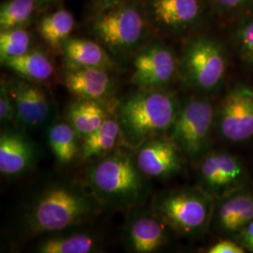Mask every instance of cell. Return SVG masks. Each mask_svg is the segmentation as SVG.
<instances>
[{
  "label": "cell",
  "instance_id": "d4e9b609",
  "mask_svg": "<svg viewBox=\"0 0 253 253\" xmlns=\"http://www.w3.org/2000/svg\"><path fill=\"white\" fill-rule=\"evenodd\" d=\"M38 6L36 0H6L0 7L1 29L27 27Z\"/></svg>",
  "mask_w": 253,
  "mask_h": 253
},
{
  "label": "cell",
  "instance_id": "7c38bea8",
  "mask_svg": "<svg viewBox=\"0 0 253 253\" xmlns=\"http://www.w3.org/2000/svg\"><path fill=\"white\" fill-rule=\"evenodd\" d=\"M15 117L25 126H41L50 113V103L44 91L27 82L17 81L9 87Z\"/></svg>",
  "mask_w": 253,
  "mask_h": 253
},
{
  "label": "cell",
  "instance_id": "83f0119b",
  "mask_svg": "<svg viewBox=\"0 0 253 253\" xmlns=\"http://www.w3.org/2000/svg\"><path fill=\"white\" fill-rule=\"evenodd\" d=\"M15 116L14 105L6 82H1L0 89V120L1 123H7Z\"/></svg>",
  "mask_w": 253,
  "mask_h": 253
},
{
  "label": "cell",
  "instance_id": "7a4b0ae2",
  "mask_svg": "<svg viewBox=\"0 0 253 253\" xmlns=\"http://www.w3.org/2000/svg\"><path fill=\"white\" fill-rule=\"evenodd\" d=\"M94 198L73 186L44 190L28 211L27 227L33 234L54 233L81 224L96 211Z\"/></svg>",
  "mask_w": 253,
  "mask_h": 253
},
{
  "label": "cell",
  "instance_id": "4316f807",
  "mask_svg": "<svg viewBox=\"0 0 253 253\" xmlns=\"http://www.w3.org/2000/svg\"><path fill=\"white\" fill-rule=\"evenodd\" d=\"M237 40L245 59L253 65V18L239 28Z\"/></svg>",
  "mask_w": 253,
  "mask_h": 253
},
{
  "label": "cell",
  "instance_id": "d6986e66",
  "mask_svg": "<svg viewBox=\"0 0 253 253\" xmlns=\"http://www.w3.org/2000/svg\"><path fill=\"white\" fill-rule=\"evenodd\" d=\"M121 134L118 120L106 118L98 128L84 136L81 146L83 157L92 159L107 156L116 147Z\"/></svg>",
  "mask_w": 253,
  "mask_h": 253
},
{
  "label": "cell",
  "instance_id": "9c48e42d",
  "mask_svg": "<svg viewBox=\"0 0 253 253\" xmlns=\"http://www.w3.org/2000/svg\"><path fill=\"white\" fill-rule=\"evenodd\" d=\"M131 82L144 88L155 89L171 81L176 71V61L166 46L153 43L136 54Z\"/></svg>",
  "mask_w": 253,
  "mask_h": 253
},
{
  "label": "cell",
  "instance_id": "484cf974",
  "mask_svg": "<svg viewBox=\"0 0 253 253\" xmlns=\"http://www.w3.org/2000/svg\"><path fill=\"white\" fill-rule=\"evenodd\" d=\"M31 38L24 27L1 29L0 56L1 59L16 57L29 51Z\"/></svg>",
  "mask_w": 253,
  "mask_h": 253
},
{
  "label": "cell",
  "instance_id": "4dcf8cb0",
  "mask_svg": "<svg viewBox=\"0 0 253 253\" xmlns=\"http://www.w3.org/2000/svg\"><path fill=\"white\" fill-rule=\"evenodd\" d=\"M242 230H243V235H242L243 243L250 251L253 252V220L247 226H245Z\"/></svg>",
  "mask_w": 253,
  "mask_h": 253
},
{
  "label": "cell",
  "instance_id": "277c9868",
  "mask_svg": "<svg viewBox=\"0 0 253 253\" xmlns=\"http://www.w3.org/2000/svg\"><path fill=\"white\" fill-rule=\"evenodd\" d=\"M142 174L136 160L118 151L93 165L88 180L100 199L117 206H129L137 203L145 192Z\"/></svg>",
  "mask_w": 253,
  "mask_h": 253
},
{
  "label": "cell",
  "instance_id": "3957f363",
  "mask_svg": "<svg viewBox=\"0 0 253 253\" xmlns=\"http://www.w3.org/2000/svg\"><path fill=\"white\" fill-rule=\"evenodd\" d=\"M150 22L139 0H120L101 8L91 23V31L106 50L117 54L133 52L148 34Z\"/></svg>",
  "mask_w": 253,
  "mask_h": 253
},
{
  "label": "cell",
  "instance_id": "5bb4252c",
  "mask_svg": "<svg viewBox=\"0 0 253 253\" xmlns=\"http://www.w3.org/2000/svg\"><path fill=\"white\" fill-rule=\"evenodd\" d=\"M63 83L67 89L82 100L101 101L111 93L113 82L104 69L69 68Z\"/></svg>",
  "mask_w": 253,
  "mask_h": 253
},
{
  "label": "cell",
  "instance_id": "44dd1931",
  "mask_svg": "<svg viewBox=\"0 0 253 253\" xmlns=\"http://www.w3.org/2000/svg\"><path fill=\"white\" fill-rule=\"evenodd\" d=\"M67 118L78 135L85 136L98 128L107 117L99 100L79 99L69 108Z\"/></svg>",
  "mask_w": 253,
  "mask_h": 253
},
{
  "label": "cell",
  "instance_id": "52a82bcc",
  "mask_svg": "<svg viewBox=\"0 0 253 253\" xmlns=\"http://www.w3.org/2000/svg\"><path fill=\"white\" fill-rule=\"evenodd\" d=\"M214 122L213 105L208 100L191 99L178 109L172 127V141L190 158L202 153Z\"/></svg>",
  "mask_w": 253,
  "mask_h": 253
},
{
  "label": "cell",
  "instance_id": "ba28073f",
  "mask_svg": "<svg viewBox=\"0 0 253 253\" xmlns=\"http://www.w3.org/2000/svg\"><path fill=\"white\" fill-rule=\"evenodd\" d=\"M218 129L232 142L253 137V89L241 86L227 94L219 112Z\"/></svg>",
  "mask_w": 253,
  "mask_h": 253
},
{
  "label": "cell",
  "instance_id": "8fae6325",
  "mask_svg": "<svg viewBox=\"0 0 253 253\" xmlns=\"http://www.w3.org/2000/svg\"><path fill=\"white\" fill-rule=\"evenodd\" d=\"M180 152L172 141L151 139L141 145L136 163L145 176H167L180 168Z\"/></svg>",
  "mask_w": 253,
  "mask_h": 253
},
{
  "label": "cell",
  "instance_id": "f546056e",
  "mask_svg": "<svg viewBox=\"0 0 253 253\" xmlns=\"http://www.w3.org/2000/svg\"><path fill=\"white\" fill-rule=\"evenodd\" d=\"M212 3L220 10L231 11L235 9H240L251 3L253 0H211Z\"/></svg>",
  "mask_w": 253,
  "mask_h": 253
},
{
  "label": "cell",
  "instance_id": "f1b7e54d",
  "mask_svg": "<svg viewBox=\"0 0 253 253\" xmlns=\"http://www.w3.org/2000/svg\"><path fill=\"white\" fill-rule=\"evenodd\" d=\"M244 249L230 240H221L212 246L208 253H244Z\"/></svg>",
  "mask_w": 253,
  "mask_h": 253
},
{
  "label": "cell",
  "instance_id": "603a6c76",
  "mask_svg": "<svg viewBox=\"0 0 253 253\" xmlns=\"http://www.w3.org/2000/svg\"><path fill=\"white\" fill-rule=\"evenodd\" d=\"M77 132L69 123H56L48 133V142L55 159L61 163L73 162L78 152Z\"/></svg>",
  "mask_w": 253,
  "mask_h": 253
},
{
  "label": "cell",
  "instance_id": "8992f818",
  "mask_svg": "<svg viewBox=\"0 0 253 253\" xmlns=\"http://www.w3.org/2000/svg\"><path fill=\"white\" fill-rule=\"evenodd\" d=\"M181 70L191 84L203 90L214 89L223 79L226 60L219 44L207 37H197L185 47Z\"/></svg>",
  "mask_w": 253,
  "mask_h": 253
},
{
  "label": "cell",
  "instance_id": "4fadbf2b",
  "mask_svg": "<svg viewBox=\"0 0 253 253\" xmlns=\"http://www.w3.org/2000/svg\"><path fill=\"white\" fill-rule=\"evenodd\" d=\"M200 175L207 188L213 191L230 190L244 177L240 161L226 153L212 154L201 164Z\"/></svg>",
  "mask_w": 253,
  "mask_h": 253
},
{
  "label": "cell",
  "instance_id": "ac0fdd59",
  "mask_svg": "<svg viewBox=\"0 0 253 253\" xmlns=\"http://www.w3.org/2000/svg\"><path fill=\"white\" fill-rule=\"evenodd\" d=\"M253 220V195L238 193L224 200L217 210V222L227 232L242 230Z\"/></svg>",
  "mask_w": 253,
  "mask_h": 253
},
{
  "label": "cell",
  "instance_id": "d6a6232c",
  "mask_svg": "<svg viewBox=\"0 0 253 253\" xmlns=\"http://www.w3.org/2000/svg\"><path fill=\"white\" fill-rule=\"evenodd\" d=\"M38 6H45V5H49L51 3H53L56 0H36Z\"/></svg>",
  "mask_w": 253,
  "mask_h": 253
},
{
  "label": "cell",
  "instance_id": "30bf717a",
  "mask_svg": "<svg viewBox=\"0 0 253 253\" xmlns=\"http://www.w3.org/2000/svg\"><path fill=\"white\" fill-rule=\"evenodd\" d=\"M145 10L150 25L169 32H182L199 22L202 0H146Z\"/></svg>",
  "mask_w": 253,
  "mask_h": 253
},
{
  "label": "cell",
  "instance_id": "2e32d148",
  "mask_svg": "<svg viewBox=\"0 0 253 253\" xmlns=\"http://www.w3.org/2000/svg\"><path fill=\"white\" fill-rule=\"evenodd\" d=\"M157 217L142 215L135 217L127 230V240L130 249L138 253L158 251L166 242L163 223Z\"/></svg>",
  "mask_w": 253,
  "mask_h": 253
},
{
  "label": "cell",
  "instance_id": "cb8c5ba5",
  "mask_svg": "<svg viewBox=\"0 0 253 253\" xmlns=\"http://www.w3.org/2000/svg\"><path fill=\"white\" fill-rule=\"evenodd\" d=\"M97 242L86 234L54 236L43 240L38 247L42 253H89L95 251Z\"/></svg>",
  "mask_w": 253,
  "mask_h": 253
},
{
  "label": "cell",
  "instance_id": "e0dca14e",
  "mask_svg": "<svg viewBox=\"0 0 253 253\" xmlns=\"http://www.w3.org/2000/svg\"><path fill=\"white\" fill-rule=\"evenodd\" d=\"M33 148L23 136L5 132L0 137V172L15 175L24 172L33 159Z\"/></svg>",
  "mask_w": 253,
  "mask_h": 253
},
{
  "label": "cell",
  "instance_id": "5b68a950",
  "mask_svg": "<svg viewBox=\"0 0 253 253\" xmlns=\"http://www.w3.org/2000/svg\"><path fill=\"white\" fill-rule=\"evenodd\" d=\"M156 216L184 234L198 233L208 226L213 205L206 192L182 189L161 194L154 202Z\"/></svg>",
  "mask_w": 253,
  "mask_h": 253
},
{
  "label": "cell",
  "instance_id": "ffe728a7",
  "mask_svg": "<svg viewBox=\"0 0 253 253\" xmlns=\"http://www.w3.org/2000/svg\"><path fill=\"white\" fill-rule=\"evenodd\" d=\"M1 62L10 71L31 81H45L54 73L51 59L41 51H28L16 57L3 58Z\"/></svg>",
  "mask_w": 253,
  "mask_h": 253
},
{
  "label": "cell",
  "instance_id": "1f68e13d",
  "mask_svg": "<svg viewBox=\"0 0 253 253\" xmlns=\"http://www.w3.org/2000/svg\"><path fill=\"white\" fill-rule=\"evenodd\" d=\"M95 1L100 5V8H104V7H107L112 4H115L120 0H95Z\"/></svg>",
  "mask_w": 253,
  "mask_h": 253
},
{
  "label": "cell",
  "instance_id": "7402d4cb",
  "mask_svg": "<svg viewBox=\"0 0 253 253\" xmlns=\"http://www.w3.org/2000/svg\"><path fill=\"white\" fill-rule=\"evenodd\" d=\"M74 24V17L69 10L58 9L41 19L38 32L48 45L59 48L70 39Z\"/></svg>",
  "mask_w": 253,
  "mask_h": 253
},
{
  "label": "cell",
  "instance_id": "9a60e30c",
  "mask_svg": "<svg viewBox=\"0 0 253 253\" xmlns=\"http://www.w3.org/2000/svg\"><path fill=\"white\" fill-rule=\"evenodd\" d=\"M63 48L69 68H99L107 70L113 66L107 50L99 42L87 39H69Z\"/></svg>",
  "mask_w": 253,
  "mask_h": 253
},
{
  "label": "cell",
  "instance_id": "6da1fadb",
  "mask_svg": "<svg viewBox=\"0 0 253 253\" xmlns=\"http://www.w3.org/2000/svg\"><path fill=\"white\" fill-rule=\"evenodd\" d=\"M178 108L170 93L145 89L124 100L118 110L121 133L136 145H142L171 128Z\"/></svg>",
  "mask_w": 253,
  "mask_h": 253
}]
</instances>
